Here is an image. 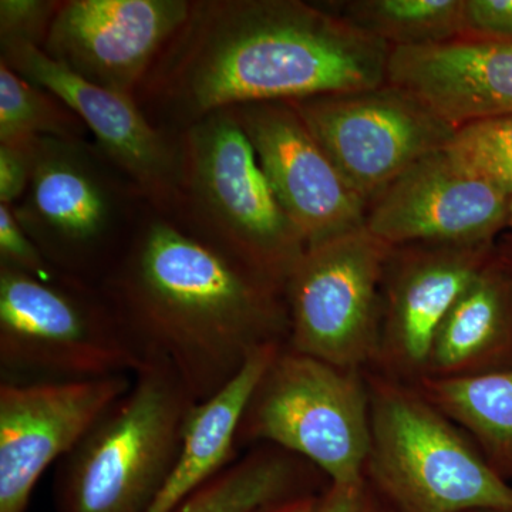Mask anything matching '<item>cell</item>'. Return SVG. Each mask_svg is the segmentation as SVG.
I'll return each mask as SVG.
<instances>
[{
    "label": "cell",
    "instance_id": "6da1fadb",
    "mask_svg": "<svg viewBox=\"0 0 512 512\" xmlns=\"http://www.w3.org/2000/svg\"><path fill=\"white\" fill-rule=\"evenodd\" d=\"M390 53L318 3L191 0L136 101L154 126L180 136L241 104L375 89L387 83Z\"/></svg>",
    "mask_w": 512,
    "mask_h": 512
},
{
    "label": "cell",
    "instance_id": "7a4b0ae2",
    "mask_svg": "<svg viewBox=\"0 0 512 512\" xmlns=\"http://www.w3.org/2000/svg\"><path fill=\"white\" fill-rule=\"evenodd\" d=\"M99 289L143 363L173 367L197 403L288 340L284 289L150 205Z\"/></svg>",
    "mask_w": 512,
    "mask_h": 512
},
{
    "label": "cell",
    "instance_id": "3957f363",
    "mask_svg": "<svg viewBox=\"0 0 512 512\" xmlns=\"http://www.w3.org/2000/svg\"><path fill=\"white\" fill-rule=\"evenodd\" d=\"M194 397L163 362L133 383L57 463L56 512H148L173 474Z\"/></svg>",
    "mask_w": 512,
    "mask_h": 512
},
{
    "label": "cell",
    "instance_id": "277c9868",
    "mask_svg": "<svg viewBox=\"0 0 512 512\" xmlns=\"http://www.w3.org/2000/svg\"><path fill=\"white\" fill-rule=\"evenodd\" d=\"M366 481L396 512H512V485L413 383L366 377Z\"/></svg>",
    "mask_w": 512,
    "mask_h": 512
},
{
    "label": "cell",
    "instance_id": "5b68a950",
    "mask_svg": "<svg viewBox=\"0 0 512 512\" xmlns=\"http://www.w3.org/2000/svg\"><path fill=\"white\" fill-rule=\"evenodd\" d=\"M183 180L175 217L279 288L305 254L234 109L208 114L178 136Z\"/></svg>",
    "mask_w": 512,
    "mask_h": 512
},
{
    "label": "cell",
    "instance_id": "8992f818",
    "mask_svg": "<svg viewBox=\"0 0 512 512\" xmlns=\"http://www.w3.org/2000/svg\"><path fill=\"white\" fill-rule=\"evenodd\" d=\"M147 207L93 141L40 137L32 181L13 211L59 274L99 288Z\"/></svg>",
    "mask_w": 512,
    "mask_h": 512
},
{
    "label": "cell",
    "instance_id": "52a82bcc",
    "mask_svg": "<svg viewBox=\"0 0 512 512\" xmlns=\"http://www.w3.org/2000/svg\"><path fill=\"white\" fill-rule=\"evenodd\" d=\"M141 366L97 286L0 266V382L133 376Z\"/></svg>",
    "mask_w": 512,
    "mask_h": 512
},
{
    "label": "cell",
    "instance_id": "ba28073f",
    "mask_svg": "<svg viewBox=\"0 0 512 512\" xmlns=\"http://www.w3.org/2000/svg\"><path fill=\"white\" fill-rule=\"evenodd\" d=\"M259 444L303 458L329 483H362L370 448L366 377L284 346L239 424L237 448Z\"/></svg>",
    "mask_w": 512,
    "mask_h": 512
},
{
    "label": "cell",
    "instance_id": "9c48e42d",
    "mask_svg": "<svg viewBox=\"0 0 512 512\" xmlns=\"http://www.w3.org/2000/svg\"><path fill=\"white\" fill-rule=\"evenodd\" d=\"M390 251L366 228L306 249L285 284L286 348L343 369L376 362Z\"/></svg>",
    "mask_w": 512,
    "mask_h": 512
},
{
    "label": "cell",
    "instance_id": "30bf717a",
    "mask_svg": "<svg viewBox=\"0 0 512 512\" xmlns=\"http://www.w3.org/2000/svg\"><path fill=\"white\" fill-rule=\"evenodd\" d=\"M291 103L367 204L417 161L444 150L457 131L390 83Z\"/></svg>",
    "mask_w": 512,
    "mask_h": 512
},
{
    "label": "cell",
    "instance_id": "8fae6325",
    "mask_svg": "<svg viewBox=\"0 0 512 512\" xmlns=\"http://www.w3.org/2000/svg\"><path fill=\"white\" fill-rule=\"evenodd\" d=\"M0 62L63 100L147 204L175 214L183 180L180 140L154 126L134 97L86 82L28 43H2Z\"/></svg>",
    "mask_w": 512,
    "mask_h": 512
},
{
    "label": "cell",
    "instance_id": "7c38bea8",
    "mask_svg": "<svg viewBox=\"0 0 512 512\" xmlns=\"http://www.w3.org/2000/svg\"><path fill=\"white\" fill-rule=\"evenodd\" d=\"M511 197L444 150L404 171L367 207L365 228L389 247H490L508 229Z\"/></svg>",
    "mask_w": 512,
    "mask_h": 512
},
{
    "label": "cell",
    "instance_id": "4fadbf2b",
    "mask_svg": "<svg viewBox=\"0 0 512 512\" xmlns=\"http://www.w3.org/2000/svg\"><path fill=\"white\" fill-rule=\"evenodd\" d=\"M231 109L306 248L365 228L369 204L333 164L291 101Z\"/></svg>",
    "mask_w": 512,
    "mask_h": 512
},
{
    "label": "cell",
    "instance_id": "5bb4252c",
    "mask_svg": "<svg viewBox=\"0 0 512 512\" xmlns=\"http://www.w3.org/2000/svg\"><path fill=\"white\" fill-rule=\"evenodd\" d=\"M191 0H60L42 52L86 82L134 97Z\"/></svg>",
    "mask_w": 512,
    "mask_h": 512
},
{
    "label": "cell",
    "instance_id": "9a60e30c",
    "mask_svg": "<svg viewBox=\"0 0 512 512\" xmlns=\"http://www.w3.org/2000/svg\"><path fill=\"white\" fill-rule=\"evenodd\" d=\"M131 383L130 375L0 382V512H26L47 468L77 446Z\"/></svg>",
    "mask_w": 512,
    "mask_h": 512
},
{
    "label": "cell",
    "instance_id": "2e32d148",
    "mask_svg": "<svg viewBox=\"0 0 512 512\" xmlns=\"http://www.w3.org/2000/svg\"><path fill=\"white\" fill-rule=\"evenodd\" d=\"M497 245V244H495ZM490 247L406 245L384 268L376 362L384 375L413 382L426 370L437 330L471 279L494 254Z\"/></svg>",
    "mask_w": 512,
    "mask_h": 512
},
{
    "label": "cell",
    "instance_id": "e0dca14e",
    "mask_svg": "<svg viewBox=\"0 0 512 512\" xmlns=\"http://www.w3.org/2000/svg\"><path fill=\"white\" fill-rule=\"evenodd\" d=\"M387 83L412 93L456 128L512 116V43L458 37L392 49Z\"/></svg>",
    "mask_w": 512,
    "mask_h": 512
},
{
    "label": "cell",
    "instance_id": "ac0fdd59",
    "mask_svg": "<svg viewBox=\"0 0 512 512\" xmlns=\"http://www.w3.org/2000/svg\"><path fill=\"white\" fill-rule=\"evenodd\" d=\"M507 366H512V271L495 245L437 330L423 376H473Z\"/></svg>",
    "mask_w": 512,
    "mask_h": 512
},
{
    "label": "cell",
    "instance_id": "d6986e66",
    "mask_svg": "<svg viewBox=\"0 0 512 512\" xmlns=\"http://www.w3.org/2000/svg\"><path fill=\"white\" fill-rule=\"evenodd\" d=\"M284 346L268 345L256 350L221 392L195 404L173 474L148 512H173L192 491L237 460L242 416L255 387Z\"/></svg>",
    "mask_w": 512,
    "mask_h": 512
},
{
    "label": "cell",
    "instance_id": "ffe728a7",
    "mask_svg": "<svg viewBox=\"0 0 512 512\" xmlns=\"http://www.w3.org/2000/svg\"><path fill=\"white\" fill-rule=\"evenodd\" d=\"M413 384L474 441L504 480H511L512 366L473 376H423Z\"/></svg>",
    "mask_w": 512,
    "mask_h": 512
},
{
    "label": "cell",
    "instance_id": "44dd1931",
    "mask_svg": "<svg viewBox=\"0 0 512 512\" xmlns=\"http://www.w3.org/2000/svg\"><path fill=\"white\" fill-rule=\"evenodd\" d=\"M315 470L295 454L259 444L192 491L173 512H255L295 495L313 493Z\"/></svg>",
    "mask_w": 512,
    "mask_h": 512
},
{
    "label": "cell",
    "instance_id": "7402d4cb",
    "mask_svg": "<svg viewBox=\"0 0 512 512\" xmlns=\"http://www.w3.org/2000/svg\"><path fill=\"white\" fill-rule=\"evenodd\" d=\"M322 8L392 49L439 45L464 35L466 0H335Z\"/></svg>",
    "mask_w": 512,
    "mask_h": 512
},
{
    "label": "cell",
    "instance_id": "603a6c76",
    "mask_svg": "<svg viewBox=\"0 0 512 512\" xmlns=\"http://www.w3.org/2000/svg\"><path fill=\"white\" fill-rule=\"evenodd\" d=\"M83 120L49 90L0 62V141L50 137L89 140Z\"/></svg>",
    "mask_w": 512,
    "mask_h": 512
},
{
    "label": "cell",
    "instance_id": "cb8c5ba5",
    "mask_svg": "<svg viewBox=\"0 0 512 512\" xmlns=\"http://www.w3.org/2000/svg\"><path fill=\"white\" fill-rule=\"evenodd\" d=\"M446 151L470 173L512 197V116L457 128Z\"/></svg>",
    "mask_w": 512,
    "mask_h": 512
},
{
    "label": "cell",
    "instance_id": "d4e9b609",
    "mask_svg": "<svg viewBox=\"0 0 512 512\" xmlns=\"http://www.w3.org/2000/svg\"><path fill=\"white\" fill-rule=\"evenodd\" d=\"M60 0H2L0 45L28 43L42 49Z\"/></svg>",
    "mask_w": 512,
    "mask_h": 512
},
{
    "label": "cell",
    "instance_id": "484cf974",
    "mask_svg": "<svg viewBox=\"0 0 512 512\" xmlns=\"http://www.w3.org/2000/svg\"><path fill=\"white\" fill-rule=\"evenodd\" d=\"M0 266L40 279L64 276L47 261L19 224L13 207L6 204H0Z\"/></svg>",
    "mask_w": 512,
    "mask_h": 512
},
{
    "label": "cell",
    "instance_id": "4316f807",
    "mask_svg": "<svg viewBox=\"0 0 512 512\" xmlns=\"http://www.w3.org/2000/svg\"><path fill=\"white\" fill-rule=\"evenodd\" d=\"M39 138L0 141V204L15 207L28 191Z\"/></svg>",
    "mask_w": 512,
    "mask_h": 512
},
{
    "label": "cell",
    "instance_id": "83f0119b",
    "mask_svg": "<svg viewBox=\"0 0 512 512\" xmlns=\"http://www.w3.org/2000/svg\"><path fill=\"white\" fill-rule=\"evenodd\" d=\"M463 37L512 43V0H466Z\"/></svg>",
    "mask_w": 512,
    "mask_h": 512
},
{
    "label": "cell",
    "instance_id": "f1b7e54d",
    "mask_svg": "<svg viewBox=\"0 0 512 512\" xmlns=\"http://www.w3.org/2000/svg\"><path fill=\"white\" fill-rule=\"evenodd\" d=\"M315 512H383L376 503L373 488L367 481L356 484H333L318 495Z\"/></svg>",
    "mask_w": 512,
    "mask_h": 512
},
{
    "label": "cell",
    "instance_id": "f546056e",
    "mask_svg": "<svg viewBox=\"0 0 512 512\" xmlns=\"http://www.w3.org/2000/svg\"><path fill=\"white\" fill-rule=\"evenodd\" d=\"M318 495L313 493L299 494L286 498L278 503L266 505L255 512H315Z\"/></svg>",
    "mask_w": 512,
    "mask_h": 512
},
{
    "label": "cell",
    "instance_id": "4dcf8cb0",
    "mask_svg": "<svg viewBox=\"0 0 512 512\" xmlns=\"http://www.w3.org/2000/svg\"><path fill=\"white\" fill-rule=\"evenodd\" d=\"M497 251L500 254L501 258L504 259L505 264L510 266L512 271V234L511 232H507V234L501 235L500 239L497 241Z\"/></svg>",
    "mask_w": 512,
    "mask_h": 512
},
{
    "label": "cell",
    "instance_id": "1f68e13d",
    "mask_svg": "<svg viewBox=\"0 0 512 512\" xmlns=\"http://www.w3.org/2000/svg\"><path fill=\"white\" fill-rule=\"evenodd\" d=\"M508 231L512 234V197L510 202V217H508Z\"/></svg>",
    "mask_w": 512,
    "mask_h": 512
},
{
    "label": "cell",
    "instance_id": "d6a6232c",
    "mask_svg": "<svg viewBox=\"0 0 512 512\" xmlns=\"http://www.w3.org/2000/svg\"><path fill=\"white\" fill-rule=\"evenodd\" d=\"M473 512H507V511H490V510H487V511H473Z\"/></svg>",
    "mask_w": 512,
    "mask_h": 512
}]
</instances>
